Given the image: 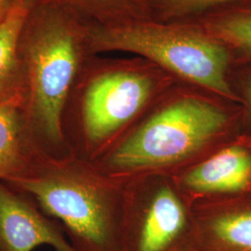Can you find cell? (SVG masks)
<instances>
[{"label": "cell", "instance_id": "obj_6", "mask_svg": "<svg viewBox=\"0 0 251 251\" xmlns=\"http://www.w3.org/2000/svg\"><path fill=\"white\" fill-rule=\"evenodd\" d=\"M121 251H184L197 246L193 205L172 177L124 182Z\"/></svg>", "mask_w": 251, "mask_h": 251}, {"label": "cell", "instance_id": "obj_12", "mask_svg": "<svg viewBox=\"0 0 251 251\" xmlns=\"http://www.w3.org/2000/svg\"><path fill=\"white\" fill-rule=\"evenodd\" d=\"M51 3L77 13L87 22L114 25L134 20L152 19L149 0H31Z\"/></svg>", "mask_w": 251, "mask_h": 251}, {"label": "cell", "instance_id": "obj_3", "mask_svg": "<svg viewBox=\"0 0 251 251\" xmlns=\"http://www.w3.org/2000/svg\"><path fill=\"white\" fill-rule=\"evenodd\" d=\"M177 82L141 57L108 61L91 56L64 111L63 132L69 151L96 161Z\"/></svg>", "mask_w": 251, "mask_h": 251}, {"label": "cell", "instance_id": "obj_2", "mask_svg": "<svg viewBox=\"0 0 251 251\" xmlns=\"http://www.w3.org/2000/svg\"><path fill=\"white\" fill-rule=\"evenodd\" d=\"M87 21L68 8L31 3L18 41L27 110L36 143L46 152H69L63 116L73 87L90 59Z\"/></svg>", "mask_w": 251, "mask_h": 251}, {"label": "cell", "instance_id": "obj_14", "mask_svg": "<svg viewBox=\"0 0 251 251\" xmlns=\"http://www.w3.org/2000/svg\"><path fill=\"white\" fill-rule=\"evenodd\" d=\"M251 0H149L151 16L162 22H182L198 18L225 6Z\"/></svg>", "mask_w": 251, "mask_h": 251}, {"label": "cell", "instance_id": "obj_7", "mask_svg": "<svg viewBox=\"0 0 251 251\" xmlns=\"http://www.w3.org/2000/svg\"><path fill=\"white\" fill-rule=\"evenodd\" d=\"M172 178L192 204L251 194V137L238 135Z\"/></svg>", "mask_w": 251, "mask_h": 251}, {"label": "cell", "instance_id": "obj_15", "mask_svg": "<svg viewBox=\"0 0 251 251\" xmlns=\"http://www.w3.org/2000/svg\"><path fill=\"white\" fill-rule=\"evenodd\" d=\"M229 80L242 109L241 134L251 137V63H233Z\"/></svg>", "mask_w": 251, "mask_h": 251}, {"label": "cell", "instance_id": "obj_1", "mask_svg": "<svg viewBox=\"0 0 251 251\" xmlns=\"http://www.w3.org/2000/svg\"><path fill=\"white\" fill-rule=\"evenodd\" d=\"M241 118L239 103L177 82L92 163L122 182L154 174L174 177L241 134Z\"/></svg>", "mask_w": 251, "mask_h": 251}, {"label": "cell", "instance_id": "obj_17", "mask_svg": "<svg viewBox=\"0 0 251 251\" xmlns=\"http://www.w3.org/2000/svg\"><path fill=\"white\" fill-rule=\"evenodd\" d=\"M184 251H209L204 250V249H201V248H198V247H193V248H190L188 250Z\"/></svg>", "mask_w": 251, "mask_h": 251}, {"label": "cell", "instance_id": "obj_11", "mask_svg": "<svg viewBox=\"0 0 251 251\" xmlns=\"http://www.w3.org/2000/svg\"><path fill=\"white\" fill-rule=\"evenodd\" d=\"M189 22L225 45L233 63H251V2L213 9Z\"/></svg>", "mask_w": 251, "mask_h": 251}, {"label": "cell", "instance_id": "obj_5", "mask_svg": "<svg viewBox=\"0 0 251 251\" xmlns=\"http://www.w3.org/2000/svg\"><path fill=\"white\" fill-rule=\"evenodd\" d=\"M86 30L91 56L108 51L136 54L179 82L239 103L229 80L231 54L193 22L145 19L114 25L87 22Z\"/></svg>", "mask_w": 251, "mask_h": 251}, {"label": "cell", "instance_id": "obj_16", "mask_svg": "<svg viewBox=\"0 0 251 251\" xmlns=\"http://www.w3.org/2000/svg\"><path fill=\"white\" fill-rule=\"evenodd\" d=\"M16 0H0V21H3L12 9Z\"/></svg>", "mask_w": 251, "mask_h": 251}, {"label": "cell", "instance_id": "obj_13", "mask_svg": "<svg viewBox=\"0 0 251 251\" xmlns=\"http://www.w3.org/2000/svg\"><path fill=\"white\" fill-rule=\"evenodd\" d=\"M31 0H16L0 24V90L25 82L19 61L18 41Z\"/></svg>", "mask_w": 251, "mask_h": 251}, {"label": "cell", "instance_id": "obj_18", "mask_svg": "<svg viewBox=\"0 0 251 251\" xmlns=\"http://www.w3.org/2000/svg\"><path fill=\"white\" fill-rule=\"evenodd\" d=\"M3 21H4V20H3ZM3 21H0V24H1V23H2V22H3Z\"/></svg>", "mask_w": 251, "mask_h": 251}, {"label": "cell", "instance_id": "obj_4", "mask_svg": "<svg viewBox=\"0 0 251 251\" xmlns=\"http://www.w3.org/2000/svg\"><path fill=\"white\" fill-rule=\"evenodd\" d=\"M9 183L58 222L76 251H121L125 184L92 162L41 148L26 173Z\"/></svg>", "mask_w": 251, "mask_h": 251}, {"label": "cell", "instance_id": "obj_10", "mask_svg": "<svg viewBox=\"0 0 251 251\" xmlns=\"http://www.w3.org/2000/svg\"><path fill=\"white\" fill-rule=\"evenodd\" d=\"M40 149L31 129L25 82L0 90V180L26 173Z\"/></svg>", "mask_w": 251, "mask_h": 251}, {"label": "cell", "instance_id": "obj_8", "mask_svg": "<svg viewBox=\"0 0 251 251\" xmlns=\"http://www.w3.org/2000/svg\"><path fill=\"white\" fill-rule=\"evenodd\" d=\"M25 194L0 180V251H76L62 225L45 214Z\"/></svg>", "mask_w": 251, "mask_h": 251}, {"label": "cell", "instance_id": "obj_9", "mask_svg": "<svg viewBox=\"0 0 251 251\" xmlns=\"http://www.w3.org/2000/svg\"><path fill=\"white\" fill-rule=\"evenodd\" d=\"M197 246L209 251H251V194L192 204Z\"/></svg>", "mask_w": 251, "mask_h": 251}]
</instances>
